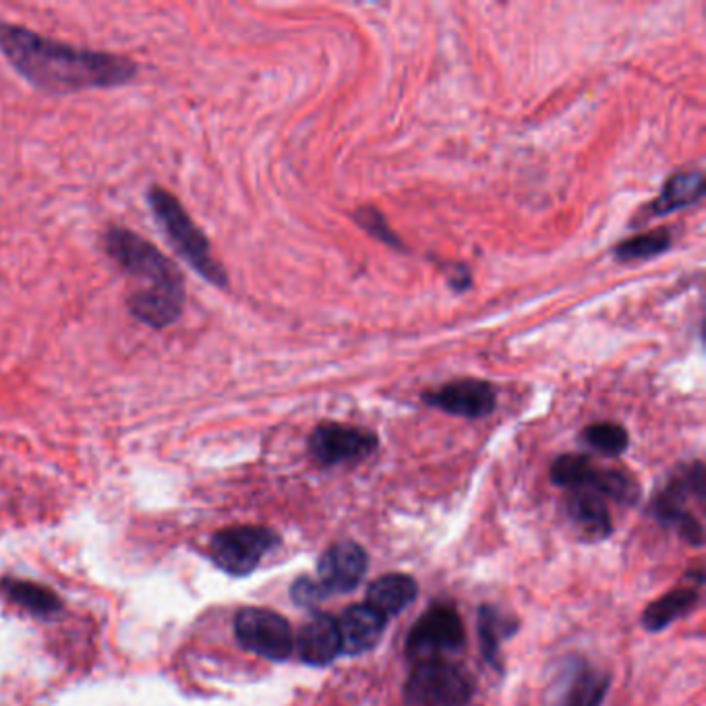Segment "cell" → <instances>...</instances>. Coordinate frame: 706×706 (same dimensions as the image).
Here are the masks:
<instances>
[{"mask_svg": "<svg viewBox=\"0 0 706 706\" xmlns=\"http://www.w3.org/2000/svg\"><path fill=\"white\" fill-rule=\"evenodd\" d=\"M0 591L19 605L21 609L34 614V616H53L60 609V598L56 597L53 591L36 582L25 580H2Z\"/></svg>", "mask_w": 706, "mask_h": 706, "instance_id": "obj_21", "label": "cell"}, {"mask_svg": "<svg viewBox=\"0 0 706 706\" xmlns=\"http://www.w3.org/2000/svg\"><path fill=\"white\" fill-rule=\"evenodd\" d=\"M294 645L299 649L301 661L313 668H326L334 659H338V654H343L338 624L334 617L324 614L309 619L299 630Z\"/></svg>", "mask_w": 706, "mask_h": 706, "instance_id": "obj_13", "label": "cell"}, {"mask_svg": "<svg viewBox=\"0 0 706 706\" xmlns=\"http://www.w3.org/2000/svg\"><path fill=\"white\" fill-rule=\"evenodd\" d=\"M565 514L580 535L589 541L607 539L614 530L609 507L593 491H570L565 500Z\"/></svg>", "mask_w": 706, "mask_h": 706, "instance_id": "obj_16", "label": "cell"}, {"mask_svg": "<svg viewBox=\"0 0 706 706\" xmlns=\"http://www.w3.org/2000/svg\"><path fill=\"white\" fill-rule=\"evenodd\" d=\"M467 628L452 605L434 603L406 635V659L417 663L444 661L464 649Z\"/></svg>", "mask_w": 706, "mask_h": 706, "instance_id": "obj_4", "label": "cell"}, {"mask_svg": "<svg viewBox=\"0 0 706 706\" xmlns=\"http://www.w3.org/2000/svg\"><path fill=\"white\" fill-rule=\"evenodd\" d=\"M423 402L452 417L483 418L490 417L497 406V394L490 381L453 380L435 390L423 392Z\"/></svg>", "mask_w": 706, "mask_h": 706, "instance_id": "obj_11", "label": "cell"}, {"mask_svg": "<svg viewBox=\"0 0 706 706\" xmlns=\"http://www.w3.org/2000/svg\"><path fill=\"white\" fill-rule=\"evenodd\" d=\"M107 254L135 280H144V289L128 299L131 313L145 326H172L184 307L182 273L149 240L127 228H110L104 236Z\"/></svg>", "mask_w": 706, "mask_h": 706, "instance_id": "obj_2", "label": "cell"}, {"mask_svg": "<svg viewBox=\"0 0 706 706\" xmlns=\"http://www.w3.org/2000/svg\"><path fill=\"white\" fill-rule=\"evenodd\" d=\"M0 51L30 83L51 93L114 88L137 75L123 56L75 48L9 23H0Z\"/></svg>", "mask_w": 706, "mask_h": 706, "instance_id": "obj_1", "label": "cell"}, {"mask_svg": "<svg viewBox=\"0 0 706 706\" xmlns=\"http://www.w3.org/2000/svg\"><path fill=\"white\" fill-rule=\"evenodd\" d=\"M553 485L568 491H593L603 500H616L619 504H635L638 485L628 472L601 469L589 456L562 453L551 464Z\"/></svg>", "mask_w": 706, "mask_h": 706, "instance_id": "obj_5", "label": "cell"}, {"mask_svg": "<svg viewBox=\"0 0 706 706\" xmlns=\"http://www.w3.org/2000/svg\"><path fill=\"white\" fill-rule=\"evenodd\" d=\"M418 595L417 580L406 574H385L367 591V605L381 616H399Z\"/></svg>", "mask_w": 706, "mask_h": 706, "instance_id": "obj_18", "label": "cell"}, {"mask_svg": "<svg viewBox=\"0 0 706 706\" xmlns=\"http://www.w3.org/2000/svg\"><path fill=\"white\" fill-rule=\"evenodd\" d=\"M235 635L243 649L270 661H287L294 651L289 621L270 609H240L235 619Z\"/></svg>", "mask_w": 706, "mask_h": 706, "instance_id": "obj_9", "label": "cell"}, {"mask_svg": "<svg viewBox=\"0 0 706 706\" xmlns=\"http://www.w3.org/2000/svg\"><path fill=\"white\" fill-rule=\"evenodd\" d=\"M355 222L361 224L362 228L369 233V235L376 236L381 243L390 245V247H396V249H402V243L399 240V236L394 235L385 222V217L381 216L380 210L376 208H359L355 212Z\"/></svg>", "mask_w": 706, "mask_h": 706, "instance_id": "obj_24", "label": "cell"}, {"mask_svg": "<svg viewBox=\"0 0 706 706\" xmlns=\"http://www.w3.org/2000/svg\"><path fill=\"white\" fill-rule=\"evenodd\" d=\"M343 652L357 657L362 652L371 651L385 632V617L378 614L373 607L352 605L345 609V614L336 621Z\"/></svg>", "mask_w": 706, "mask_h": 706, "instance_id": "obj_15", "label": "cell"}, {"mask_svg": "<svg viewBox=\"0 0 706 706\" xmlns=\"http://www.w3.org/2000/svg\"><path fill=\"white\" fill-rule=\"evenodd\" d=\"M378 435L343 423H322L309 435V453L322 467L361 462L378 450Z\"/></svg>", "mask_w": 706, "mask_h": 706, "instance_id": "obj_10", "label": "cell"}, {"mask_svg": "<svg viewBox=\"0 0 706 706\" xmlns=\"http://www.w3.org/2000/svg\"><path fill=\"white\" fill-rule=\"evenodd\" d=\"M147 203L177 254L210 284L224 289L228 284V276L212 254L210 240L187 214L181 201L163 187H149Z\"/></svg>", "mask_w": 706, "mask_h": 706, "instance_id": "obj_3", "label": "cell"}, {"mask_svg": "<svg viewBox=\"0 0 706 706\" xmlns=\"http://www.w3.org/2000/svg\"><path fill=\"white\" fill-rule=\"evenodd\" d=\"M278 543L280 539L270 528L231 526L212 539L210 556L226 574L247 576Z\"/></svg>", "mask_w": 706, "mask_h": 706, "instance_id": "obj_8", "label": "cell"}, {"mask_svg": "<svg viewBox=\"0 0 706 706\" xmlns=\"http://www.w3.org/2000/svg\"><path fill=\"white\" fill-rule=\"evenodd\" d=\"M673 236L668 228L651 231L645 235L630 236L614 247V257L621 264H635V261H645L657 255L670 251Z\"/></svg>", "mask_w": 706, "mask_h": 706, "instance_id": "obj_22", "label": "cell"}, {"mask_svg": "<svg viewBox=\"0 0 706 706\" xmlns=\"http://www.w3.org/2000/svg\"><path fill=\"white\" fill-rule=\"evenodd\" d=\"M696 603H698V586L675 589L665 597L657 598L647 607V612L642 616V624L647 630L659 632V630L668 628L675 619L686 616Z\"/></svg>", "mask_w": 706, "mask_h": 706, "instance_id": "obj_19", "label": "cell"}, {"mask_svg": "<svg viewBox=\"0 0 706 706\" xmlns=\"http://www.w3.org/2000/svg\"><path fill=\"white\" fill-rule=\"evenodd\" d=\"M705 195V177L701 170H680L671 175L663 184L661 193L642 210L640 222H649L652 217L670 216L694 203Z\"/></svg>", "mask_w": 706, "mask_h": 706, "instance_id": "obj_14", "label": "cell"}, {"mask_svg": "<svg viewBox=\"0 0 706 706\" xmlns=\"http://www.w3.org/2000/svg\"><path fill=\"white\" fill-rule=\"evenodd\" d=\"M582 441L595 450V452L616 458L619 453L626 452L630 446V435L626 427L612 423V421H601L584 427L582 432Z\"/></svg>", "mask_w": 706, "mask_h": 706, "instance_id": "obj_23", "label": "cell"}, {"mask_svg": "<svg viewBox=\"0 0 706 706\" xmlns=\"http://www.w3.org/2000/svg\"><path fill=\"white\" fill-rule=\"evenodd\" d=\"M609 688V675L593 670L584 661H570L565 670L562 696L558 706H601Z\"/></svg>", "mask_w": 706, "mask_h": 706, "instance_id": "obj_17", "label": "cell"}, {"mask_svg": "<svg viewBox=\"0 0 706 706\" xmlns=\"http://www.w3.org/2000/svg\"><path fill=\"white\" fill-rule=\"evenodd\" d=\"M369 568L367 551L355 541L332 545L317 563V582L327 597L334 593H350L361 584Z\"/></svg>", "mask_w": 706, "mask_h": 706, "instance_id": "obj_12", "label": "cell"}, {"mask_svg": "<svg viewBox=\"0 0 706 706\" xmlns=\"http://www.w3.org/2000/svg\"><path fill=\"white\" fill-rule=\"evenodd\" d=\"M705 497V469L701 462H694L686 469L675 472L670 483L654 493L651 500V514L657 523L675 528L682 539L701 547L703 545V525L686 509V502Z\"/></svg>", "mask_w": 706, "mask_h": 706, "instance_id": "obj_6", "label": "cell"}, {"mask_svg": "<svg viewBox=\"0 0 706 706\" xmlns=\"http://www.w3.org/2000/svg\"><path fill=\"white\" fill-rule=\"evenodd\" d=\"M516 630H518V621L509 619L506 614L497 612L495 607L483 605L479 609V645H481V652L490 665L502 670L500 645L504 638L514 635Z\"/></svg>", "mask_w": 706, "mask_h": 706, "instance_id": "obj_20", "label": "cell"}, {"mask_svg": "<svg viewBox=\"0 0 706 706\" xmlns=\"http://www.w3.org/2000/svg\"><path fill=\"white\" fill-rule=\"evenodd\" d=\"M290 597L301 607H313L320 601H324L327 597V593L322 589V584L317 580L303 576V579H299L292 584Z\"/></svg>", "mask_w": 706, "mask_h": 706, "instance_id": "obj_25", "label": "cell"}, {"mask_svg": "<svg viewBox=\"0 0 706 706\" xmlns=\"http://www.w3.org/2000/svg\"><path fill=\"white\" fill-rule=\"evenodd\" d=\"M471 698V677L448 661L417 663L404 684L408 706H467Z\"/></svg>", "mask_w": 706, "mask_h": 706, "instance_id": "obj_7", "label": "cell"}]
</instances>
